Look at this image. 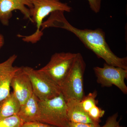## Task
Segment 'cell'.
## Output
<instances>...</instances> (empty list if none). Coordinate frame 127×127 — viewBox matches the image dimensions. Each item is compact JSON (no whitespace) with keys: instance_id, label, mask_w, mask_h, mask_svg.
I'll use <instances>...</instances> for the list:
<instances>
[{"instance_id":"6da1fadb","label":"cell","mask_w":127,"mask_h":127,"mask_svg":"<svg viewBox=\"0 0 127 127\" xmlns=\"http://www.w3.org/2000/svg\"><path fill=\"white\" fill-rule=\"evenodd\" d=\"M64 12L56 11L50 14L47 20L43 22L41 31L49 27L62 28L74 34L89 50L105 61L108 65L127 69V57L120 58L115 55L106 41L105 33L101 29L95 30L79 29L67 20Z\"/></svg>"},{"instance_id":"9a60e30c","label":"cell","mask_w":127,"mask_h":127,"mask_svg":"<svg viewBox=\"0 0 127 127\" xmlns=\"http://www.w3.org/2000/svg\"><path fill=\"white\" fill-rule=\"evenodd\" d=\"M23 124L18 115L0 118V127H21Z\"/></svg>"},{"instance_id":"277c9868","label":"cell","mask_w":127,"mask_h":127,"mask_svg":"<svg viewBox=\"0 0 127 127\" xmlns=\"http://www.w3.org/2000/svg\"><path fill=\"white\" fill-rule=\"evenodd\" d=\"M39 122L57 127H69L66 101L62 94L48 100H39Z\"/></svg>"},{"instance_id":"9c48e42d","label":"cell","mask_w":127,"mask_h":127,"mask_svg":"<svg viewBox=\"0 0 127 127\" xmlns=\"http://www.w3.org/2000/svg\"><path fill=\"white\" fill-rule=\"evenodd\" d=\"M11 87L21 105L25 103L33 94L30 77L23 71L22 67H20L12 78Z\"/></svg>"},{"instance_id":"2e32d148","label":"cell","mask_w":127,"mask_h":127,"mask_svg":"<svg viewBox=\"0 0 127 127\" xmlns=\"http://www.w3.org/2000/svg\"><path fill=\"white\" fill-rule=\"evenodd\" d=\"M105 111L97 106H95L87 113L88 115L92 120L96 123L99 124L101 119L104 116Z\"/></svg>"},{"instance_id":"5bb4252c","label":"cell","mask_w":127,"mask_h":127,"mask_svg":"<svg viewBox=\"0 0 127 127\" xmlns=\"http://www.w3.org/2000/svg\"><path fill=\"white\" fill-rule=\"evenodd\" d=\"M97 96L96 91L90 93L86 96H84L80 101L82 107L87 114L89 111L97 106L98 101L96 100Z\"/></svg>"},{"instance_id":"7c38bea8","label":"cell","mask_w":127,"mask_h":127,"mask_svg":"<svg viewBox=\"0 0 127 127\" xmlns=\"http://www.w3.org/2000/svg\"><path fill=\"white\" fill-rule=\"evenodd\" d=\"M39 100L34 94L28 100L22 105L18 116L24 123L31 122H39L40 111Z\"/></svg>"},{"instance_id":"e0dca14e","label":"cell","mask_w":127,"mask_h":127,"mask_svg":"<svg viewBox=\"0 0 127 127\" xmlns=\"http://www.w3.org/2000/svg\"><path fill=\"white\" fill-rule=\"evenodd\" d=\"M118 116V113L110 116L107 119L104 125L100 127H120L119 121L117 120Z\"/></svg>"},{"instance_id":"d6986e66","label":"cell","mask_w":127,"mask_h":127,"mask_svg":"<svg viewBox=\"0 0 127 127\" xmlns=\"http://www.w3.org/2000/svg\"><path fill=\"white\" fill-rule=\"evenodd\" d=\"M51 125L37 122H31L24 123L21 127H52Z\"/></svg>"},{"instance_id":"603a6c76","label":"cell","mask_w":127,"mask_h":127,"mask_svg":"<svg viewBox=\"0 0 127 127\" xmlns=\"http://www.w3.org/2000/svg\"></svg>"},{"instance_id":"ba28073f","label":"cell","mask_w":127,"mask_h":127,"mask_svg":"<svg viewBox=\"0 0 127 127\" xmlns=\"http://www.w3.org/2000/svg\"><path fill=\"white\" fill-rule=\"evenodd\" d=\"M32 7V0H0V21L4 26H8L12 12L18 10L32 22L30 9Z\"/></svg>"},{"instance_id":"5b68a950","label":"cell","mask_w":127,"mask_h":127,"mask_svg":"<svg viewBox=\"0 0 127 127\" xmlns=\"http://www.w3.org/2000/svg\"><path fill=\"white\" fill-rule=\"evenodd\" d=\"M22 68L30 77L33 94L39 100L52 99L61 94V87L44 73L30 67Z\"/></svg>"},{"instance_id":"3957f363","label":"cell","mask_w":127,"mask_h":127,"mask_svg":"<svg viewBox=\"0 0 127 127\" xmlns=\"http://www.w3.org/2000/svg\"><path fill=\"white\" fill-rule=\"evenodd\" d=\"M86 64L81 54L77 53L72 66L60 87L66 101L73 99L81 101L85 96L84 75Z\"/></svg>"},{"instance_id":"7a4b0ae2","label":"cell","mask_w":127,"mask_h":127,"mask_svg":"<svg viewBox=\"0 0 127 127\" xmlns=\"http://www.w3.org/2000/svg\"><path fill=\"white\" fill-rule=\"evenodd\" d=\"M33 7L30 9L32 22L36 25V30L33 34L29 36L18 35L24 41L32 43L40 41L43 35L41 31L43 20L49 14L56 11L70 12L72 8L65 2L60 0H32Z\"/></svg>"},{"instance_id":"8992f818","label":"cell","mask_w":127,"mask_h":127,"mask_svg":"<svg viewBox=\"0 0 127 127\" xmlns=\"http://www.w3.org/2000/svg\"><path fill=\"white\" fill-rule=\"evenodd\" d=\"M77 53H56L50 61L39 69L61 86L72 66Z\"/></svg>"},{"instance_id":"ffe728a7","label":"cell","mask_w":127,"mask_h":127,"mask_svg":"<svg viewBox=\"0 0 127 127\" xmlns=\"http://www.w3.org/2000/svg\"><path fill=\"white\" fill-rule=\"evenodd\" d=\"M100 124L81 123H69V127H100Z\"/></svg>"},{"instance_id":"52a82bcc","label":"cell","mask_w":127,"mask_h":127,"mask_svg":"<svg viewBox=\"0 0 127 127\" xmlns=\"http://www.w3.org/2000/svg\"><path fill=\"white\" fill-rule=\"evenodd\" d=\"M97 82L102 87H109L115 86L124 94H127L125 80L127 78V69L108 65L105 63L103 67H94Z\"/></svg>"},{"instance_id":"8fae6325","label":"cell","mask_w":127,"mask_h":127,"mask_svg":"<svg viewBox=\"0 0 127 127\" xmlns=\"http://www.w3.org/2000/svg\"><path fill=\"white\" fill-rule=\"evenodd\" d=\"M66 101L67 115L70 122L99 124L89 117L82 107L80 101L71 99Z\"/></svg>"},{"instance_id":"44dd1931","label":"cell","mask_w":127,"mask_h":127,"mask_svg":"<svg viewBox=\"0 0 127 127\" xmlns=\"http://www.w3.org/2000/svg\"><path fill=\"white\" fill-rule=\"evenodd\" d=\"M4 37L2 34H0V48L4 45Z\"/></svg>"},{"instance_id":"ac0fdd59","label":"cell","mask_w":127,"mask_h":127,"mask_svg":"<svg viewBox=\"0 0 127 127\" xmlns=\"http://www.w3.org/2000/svg\"><path fill=\"white\" fill-rule=\"evenodd\" d=\"M92 10L95 13L100 11L101 6L102 0H87Z\"/></svg>"},{"instance_id":"30bf717a","label":"cell","mask_w":127,"mask_h":127,"mask_svg":"<svg viewBox=\"0 0 127 127\" xmlns=\"http://www.w3.org/2000/svg\"><path fill=\"white\" fill-rule=\"evenodd\" d=\"M17 57L14 54L5 61L0 63V102L10 93L12 79L20 69V67L13 65Z\"/></svg>"},{"instance_id":"7402d4cb","label":"cell","mask_w":127,"mask_h":127,"mask_svg":"<svg viewBox=\"0 0 127 127\" xmlns=\"http://www.w3.org/2000/svg\"><path fill=\"white\" fill-rule=\"evenodd\" d=\"M52 127H55V126H52Z\"/></svg>"},{"instance_id":"4fadbf2b","label":"cell","mask_w":127,"mask_h":127,"mask_svg":"<svg viewBox=\"0 0 127 127\" xmlns=\"http://www.w3.org/2000/svg\"><path fill=\"white\" fill-rule=\"evenodd\" d=\"M20 102L13 93L0 102V118L18 115L21 108Z\"/></svg>"}]
</instances>
